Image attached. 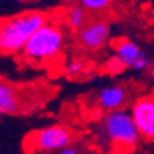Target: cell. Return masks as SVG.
Listing matches in <instances>:
<instances>
[{
    "label": "cell",
    "instance_id": "obj_4",
    "mask_svg": "<svg viewBox=\"0 0 154 154\" xmlns=\"http://www.w3.org/2000/svg\"><path fill=\"white\" fill-rule=\"evenodd\" d=\"M73 134L72 131L61 124H54L37 130L29 136V145L32 149L45 154L60 152L61 149L72 145Z\"/></svg>",
    "mask_w": 154,
    "mask_h": 154
},
{
    "label": "cell",
    "instance_id": "obj_1",
    "mask_svg": "<svg viewBox=\"0 0 154 154\" xmlns=\"http://www.w3.org/2000/svg\"><path fill=\"white\" fill-rule=\"evenodd\" d=\"M49 21L46 12L25 11L0 21V54L14 55L23 52L31 37Z\"/></svg>",
    "mask_w": 154,
    "mask_h": 154
},
{
    "label": "cell",
    "instance_id": "obj_6",
    "mask_svg": "<svg viewBox=\"0 0 154 154\" xmlns=\"http://www.w3.org/2000/svg\"><path fill=\"white\" fill-rule=\"evenodd\" d=\"M115 61L124 69L134 70V72H146L151 57L143 51L140 45L136 41L122 38L113 45Z\"/></svg>",
    "mask_w": 154,
    "mask_h": 154
},
{
    "label": "cell",
    "instance_id": "obj_10",
    "mask_svg": "<svg viewBox=\"0 0 154 154\" xmlns=\"http://www.w3.org/2000/svg\"><path fill=\"white\" fill-rule=\"evenodd\" d=\"M66 23H67V26L76 32L79 31L87 21L90 20V15H89V11H85L82 6H79L78 3H73L67 8V11H66Z\"/></svg>",
    "mask_w": 154,
    "mask_h": 154
},
{
    "label": "cell",
    "instance_id": "obj_12",
    "mask_svg": "<svg viewBox=\"0 0 154 154\" xmlns=\"http://www.w3.org/2000/svg\"><path fill=\"white\" fill-rule=\"evenodd\" d=\"M85 70V64L81 61V60H67L64 63V72L67 76H72V78H78L84 73Z\"/></svg>",
    "mask_w": 154,
    "mask_h": 154
},
{
    "label": "cell",
    "instance_id": "obj_15",
    "mask_svg": "<svg viewBox=\"0 0 154 154\" xmlns=\"http://www.w3.org/2000/svg\"><path fill=\"white\" fill-rule=\"evenodd\" d=\"M12 2H15V3H20V5H21V3H26L28 0H12Z\"/></svg>",
    "mask_w": 154,
    "mask_h": 154
},
{
    "label": "cell",
    "instance_id": "obj_7",
    "mask_svg": "<svg viewBox=\"0 0 154 154\" xmlns=\"http://www.w3.org/2000/svg\"><path fill=\"white\" fill-rule=\"evenodd\" d=\"M130 113L140 131V136L143 139L154 140V95L137 98L131 105Z\"/></svg>",
    "mask_w": 154,
    "mask_h": 154
},
{
    "label": "cell",
    "instance_id": "obj_5",
    "mask_svg": "<svg viewBox=\"0 0 154 154\" xmlns=\"http://www.w3.org/2000/svg\"><path fill=\"white\" fill-rule=\"evenodd\" d=\"M110 40V25L104 18H90L75 32L76 45L87 52H98L105 48Z\"/></svg>",
    "mask_w": 154,
    "mask_h": 154
},
{
    "label": "cell",
    "instance_id": "obj_8",
    "mask_svg": "<svg viewBox=\"0 0 154 154\" xmlns=\"http://www.w3.org/2000/svg\"><path fill=\"white\" fill-rule=\"evenodd\" d=\"M95 102L105 113L124 110L128 102V92L121 84H108L98 90Z\"/></svg>",
    "mask_w": 154,
    "mask_h": 154
},
{
    "label": "cell",
    "instance_id": "obj_11",
    "mask_svg": "<svg viewBox=\"0 0 154 154\" xmlns=\"http://www.w3.org/2000/svg\"><path fill=\"white\" fill-rule=\"evenodd\" d=\"M76 3L89 12L101 14V12H104L110 8L112 0H76Z\"/></svg>",
    "mask_w": 154,
    "mask_h": 154
},
{
    "label": "cell",
    "instance_id": "obj_13",
    "mask_svg": "<svg viewBox=\"0 0 154 154\" xmlns=\"http://www.w3.org/2000/svg\"><path fill=\"white\" fill-rule=\"evenodd\" d=\"M58 154H79V149L76 148V146H73V145H70V146H67V148H64V149H61Z\"/></svg>",
    "mask_w": 154,
    "mask_h": 154
},
{
    "label": "cell",
    "instance_id": "obj_3",
    "mask_svg": "<svg viewBox=\"0 0 154 154\" xmlns=\"http://www.w3.org/2000/svg\"><path fill=\"white\" fill-rule=\"evenodd\" d=\"M64 45H66L64 31L58 25L48 21L45 26L40 28L31 37L21 54L28 61L43 64L55 60L63 52Z\"/></svg>",
    "mask_w": 154,
    "mask_h": 154
},
{
    "label": "cell",
    "instance_id": "obj_2",
    "mask_svg": "<svg viewBox=\"0 0 154 154\" xmlns=\"http://www.w3.org/2000/svg\"><path fill=\"white\" fill-rule=\"evenodd\" d=\"M99 134L105 142L121 151H131L142 139L133 116L127 110L105 113L99 121Z\"/></svg>",
    "mask_w": 154,
    "mask_h": 154
},
{
    "label": "cell",
    "instance_id": "obj_9",
    "mask_svg": "<svg viewBox=\"0 0 154 154\" xmlns=\"http://www.w3.org/2000/svg\"><path fill=\"white\" fill-rule=\"evenodd\" d=\"M0 108L5 115H15L20 110L18 92L11 82L5 79H0Z\"/></svg>",
    "mask_w": 154,
    "mask_h": 154
},
{
    "label": "cell",
    "instance_id": "obj_16",
    "mask_svg": "<svg viewBox=\"0 0 154 154\" xmlns=\"http://www.w3.org/2000/svg\"><path fill=\"white\" fill-rule=\"evenodd\" d=\"M3 115H5V113H3V110H2V108H0V118H2Z\"/></svg>",
    "mask_w": 154,
    "mask_h": 154
},
{
    "label": "cell",
    "instance_id": "obj_14",
    "mask_svg": "<svg viewBox=\"0 0 154 154\" xmlns=\"http://www.w3.org/2000/svg\"><path fill=\"white\" fill-rule=\"evenodd\" d=\"M146 73H148L151 78H154V57H151V60H149V64H148Z\"/></svg>",
    "mask_w": 154,
    "mask_h": 154
},
{
    "label": "cell",
    "instance_id": "obj_17",
    "mask_svg": "<svg viewBox=\"0 0 154 154\" xmlns=\"http://www.w3.org/2000/svg\"><path fill=\"white\" fill-rule=\"evenodd\" d=\"M35 2H45V0H35Z\"/></svg>",
    "mask_w": 154,
    "mask_h": 154
}]
</instances>
